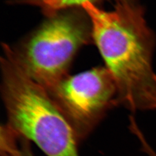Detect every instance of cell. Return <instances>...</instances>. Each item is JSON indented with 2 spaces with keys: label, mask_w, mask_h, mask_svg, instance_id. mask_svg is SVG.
Returning a JSON list of instances; mask_svg holds the SVG:
<instances>
[{
  "label": "cell",
  "mask_w": 156,
  "mask_h": 156,
  "mask_svg": "<svg viewBox=\"0 0 156 156\" xmlns=\"http://www.w3.org/2000/svg\"><path fill=\"white\" fill-rule=\"evenodd\" d=\"M97 45L111 73L117 102L133 112L156 110V73L153 64L155 37L137 2H121L105 11L86 3Z\"/></svg>",
  "instance_id": "6da1fadb"
},
{
  "label": "cell",
  "mask_w": 156,
  "mask_h": 156,
  "mask_svg": "<svg viewBox=\"0 0 156 156\" xmlns=\"http://www.w3.org/2000/svg\"><path fill=\"white\" fill-rule=\"evenodd\" d=\"M1 67L2 96L12 131L48 156H79L78 137L47 90L5 51Z\"/></svg>",
  "instance_id": "7a4b0ae2"
},
{
  "label": "cell",
  "mask_w": 156,
  "mask_h": 156,
  "mask_svg": "<svg viewBox=\"0 0 156 156\" xmlns=\"http://www.w3.org/2000/svg\"><path fill=\"white\" fill-rule=\"evenodd\" d=\"M15 47L3 45L23 70L49 93L69 75L79 49L93 42L92 25L83 8L56 12Z\"/></svg>",
  "instance_id": "3957f363"
},
{
  "label": "cell",
  "mask_w": 156,
  "mask_h": 156,
  "mask_svg": "<svg viewBox=\"0 0 156 156\" xmlns=\"http://www.w3.org/2000/svg\"><path fill=\"white\" fill-rule=\"evenodd\" d=\"M49 94L78 140L88 135L108 110L118 104L116 85L106 67L68 75Z\"/></svg>",
  "instance_id": "277c9868"
},
{
  "label": "cell",
  "mask_w": 156,
  "mask_h": 156,
  "mask_svg": "<svg viewBox=\"0 0 156 156\" xmlns=\"http://www.w3.org/2000/svg\"><path fill=\"white\" fill-rule=\"evenodd\" d=\"M114 1L115 4L121 2H137V0H12L10 4L17 5H26L39 8L49 16L56 12L74 8H82L86 3H91L95 5L103 1Z\"/></svg>",
  "instance_id": "5b68a950"
}]
</instances>
